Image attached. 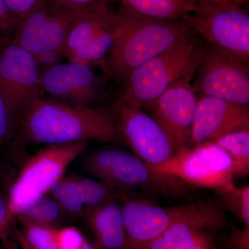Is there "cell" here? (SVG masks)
<instances>
[{"instance_id":"6da1fadb","label":"cell","mask_w":249,"mask_h":249,"mask_svg":"<svg viewBox=\"0 0 249 249\" xmlns=\"http://www.w3.org/2000/svg\"><path fill=\"white\" fill-rule=\"evenodd\" d=\"M119 138L110 109L82 107L40 98L18 117L11 143L14 151L30 144H62L93 140L108 143Z\"/></svg>"},{"instance_id":"7a4b0ae2","label":"cell","mask_w":249,"mask_h":249,"mask_svg":"<svg viewBox=\"0 0 249 249\" xmlns=\"http://www.w3.org/2000/svg\"><path fill=\"white\" fill-rule=\"evenodd\" d=\"M116 13L117 36L101 70L106 79L121 85L135 69L193 31L184 18L165 20L145 17L122 5Z\"/></svg>"},{"instance_id":"3957f363","label":"cell","mask_w":249,"mask_h":249,"mask_svg":"<svg viewBox=\"0 0 249 249\" xmlns=\"http://www.w3.org/2000/svg\"><path fill=\"white\" fill-rule=\"evenodd\" d=\"M192 31L135 69L121 84L118 98L134 107L147 108L175 83L193 80L202 44Z\"/></svg>"},{"instance_id":"277c9868","label":"cell","mask_w":249,"mask_h":249,"mask_svg":"<svg viewBox=\"0 0 249 249\" xmlns=\"http://www.w3.org/2000/svg\"><path fill=\"white\" fill-rule=\"evenodd\" d=\"M123 216L126 234L124 249H145L173 224L184 221L217 223L227 227L222 206L213 201H199L162 207L139 199H124Z\"/></svg>"},{"instance_id":"5b68a950","label":"cell","mask_w":249,"mask_h":249,"mask_svg":"<svg viewBox=\"0 0 249 249\" xmlns=\"http://www.w3.org/2000/svg\"><path fill=\"white\" fill-rule=\"evenodd\" d=\"M85 166L116 190L139 189L176 196L186 194L189 186L175 177L155 171L137 156L119 150L96 152L85 160Z\"/></svg>"},{"instance_id":"8992f818","label":"cell","mask_w":249,"mask_h":249,"mask_svg":"<svg viewBox=\"0 0 249 249\" xmlns=\"http://www.w3.org/2000/svg\"><path fill=\"white\" fill-rule=\"evenodd\" d=\"M87 145L88 142L50 144L30 157L10 189L11 214L16 217L19 210L49 193Z\"/></svg>"},{"instance_id":"52a82bcc","label":"cell","mask_w":249,"mask_h":249,"mask_svg":"<svg viewBox=\"0 0 249 249\" xmlns=\"http://www.w3.org/2000/svg\"><path fill=\"white\" fill-rule=\"evenodd\" d=\"M151 168L175 177L188 186L213 189L218 193L236 188L231 158L214 142L183 147L164 163Z\"/></svg>"},{"instance_id":"ba28073f","label":"cell","mask_w":249,"mask_h":249,"mask_svg":"<svg viewBox=\"0 0 249 249\" xmlns=\"http://www.w3.org/2000/svg\"><path fill=\"white\" fill-rule=\"evenodd\" d=\"M193 15L184 16L192 30L206 43L229 56L249 64V16L239 5L197 1Z\"/></svg>"},{"instance_id":"9c48e42d","label":"cell","mask_w":249,"mask_h":249,"mask_svg":"<svg viewBox=\"0 0 249 249\" xmlns=\"http://www.w3.org/2000/svg\"><path fill=\"white\" fill-rule=\"evenodd\" d=\"M108 3L100 1L82 9L67 39L64 55L69 62L101 69L118 31L116 10Z\"/></svg>"},{"instance_id":"30bf717a","label":"cell","mask_w":249,"mask_h":249,"mask_svg":"<svg viewBox=\"0 0 249 249\" xmlns=\"http://www.w3.org/2000/svg\"><path fill=\"white\" fill-rule=\"evenodd\" d=\"M192 85L198 98L211 96L249 106V64L213 46L201 45L200 59Z\"/></svg>"},{"instance_id":"8fae6325","label":"cell","mask_w":249,"mask_h":249,"mask_svg":"<svg viewBox=\"0 0 249 249\" xmlns=\"http://www.w3.org/2000/svg\"><path fill=\"white\" fill-rule=\"evenodd\" d=\"M110 110L119 136L148 166L162 164L176 152L164 130L142 108L134 107L118 98Z\"/></svg>"},{"instance_id":"7c38bea8","label":"cell","mask_w":249,"mask_h":249,"mask_svg":"<svg viewBox=\"0 0 249 249\" xmlns=\"http://www.w3.org/2000/svg\"><path fill=\"white\" fill-rule=\"evenodd\" d=\"M82 9L44 0L19 23L13 42L33 55L45 51H65L72 24Z\"/></svg>"},{"instance_id":"4fadbf2b","label":"cell","mask_w":249,"mask_h":249,"mask_svg":"<svg viewBox=\"0 0 249 249\" xmlns=\"http://www.w3.org/2000/svg\"><path fill=\"white\" fill-rule=\"evenodd\" d=\"M0 91L17 120L24 108L45 94L34 55L13 42L0 45Z\"/></svg>"},{"instance_id":"5bb4252c","label":"cell","mask_w":249,"mask_h":249,"mask_svg":"<svg viewBox=\"0 0 249 249\" xmlns=\"http://www.w3.org/2000/svg\"><path fill=\"white\" fill-rule=\"evenodd\" d=\"M40 77L45 93L60 102L99 107L96 105L107 96L106 77L83 64L60 63L42 72Z\"/></svg>"},{"instance_id":"9a60e30c","label":"cell","mask_w":249,"mask_h":249,"mask_svg":"<svg viewBox=\"0 0 249 249\" xmlns=\"http://www.w3.org/2000/svg\"><path fill=\"white\" fill-rule=\"evenodd\" d=\"M192 80L183 79L175 83L147 107L176 152L189 146L191 142L198 100Z\"/></svg>"},{"instance_id":"2e32d148","label":"cell","mask_w":249,"mask_h":249,"mask_svg":"<svg viewBox=\"0 0 249 249\" xmlns=\"http://www.w3.org/2000/svg\"><path fill=\"white\" fill-rule=\"evenodd\" d=\"M249 127V106L211 96L198 98L190 145L214 142Z\"/></svg>"},{"instance_id":"e0dca14e","label":"cell","mask_w":249,"mask_h":249,"mask_svg":"<svg viewBox=\"0 0 249 249\" xmlns=\"http://www.w3.org/2000/svg\"><path fill=\"white\" fill-rule=\"evenodd\" d=\"M49 193L65 213L83 218L100 205L119 197L115 188L107 183L75 176L62 177Z\"/></svg>"},{"instance_id":"ac0fdd59","label":"cell","mask_w":249,"mask_h":249,"mask_svg":"<svg viewBox=\"0 0 249 249\" xmlns=\"http://www.w3.org/2000/svg\"><path fill=\"white\" fill-rule=\"evenodd\" d=\"M226 229L217 223L184 221L176 223L152 241L145 249H223L220 231Z\"/></svg>"},{"instance_id":"d6986e66","label":"cell","mask_w":249,"mask_h":249,"mask_svg":"<svg viewBox=\"0 0 249 249\" xmlns=\"http://www.w3.org/2000/svg\"><path fill=\"white\" fill-rule=\"evenodd\" d=\"M96 238L98 249H124V230L122 204L116 199L108 201L90 211L84 217Z\"/></svg>"},{"instance_id":"ffe728a7","label":"cell","mask_w":249,"mask_h":249,"mask_svg":"<svg viewBox=\"0 0 249 249\" xmlns=\"http://www.w3.org/2000/svg\"><path fill=\"white\" fill-rule=\"evenodd\" d=\"M132 12L165 20L182 19L195 12L196 2L191 0H119Z\"/></svg>"},{"instance_id":"44dd1931","label":"cell","mask_w":249,"mask_h":249,"mask_svg":"<svg viewBox=\"0 0 249 249\" xmlns=\"http://www.w3.org/2000/svg\"><path fill=\"white\" fill-rule=\"evenodd\" d=\"M229 154L233 175L245 177L249 173V130L242 129L226 134L214 142Z\"/></svg>"},{"instance_id":"7402d4cb","label":"cell","mask_w":249,"mask_h":249,"mask_svg":"<svg viewBox=\"0 0 249 249\" xmlns=\"http://www.w3.org/2000/svg\"><path fill=\"white\" fill-rule=\"evenodd\" d=\"M65 211L51 196H41L30 204L19 210L16 217H22L32 222L54 227L62 219Z\"/></svg>"},{"instance_id":"603a6c76","label":"cell","mask_w":249,"mask_h":249,"mask_svg":"<svg viewBox=\"0 0 249 249\" xmlns=\"http://www.w3.org/2000/svg\"><path fill=\"white\" fill-rule=\"evenodd\" d=\"M21 225V232L34 249H58L55 238L56 228L16 217Z\"/></svg>"},{"instance_id":"cb8c5ba5","label":"cell","mask_w":249,"mask_h":249,"mask_svg":"<svg viewBox=\"0 0 249 249\" xmlns=\"http://www.w3.org/2000/svg\"><path fill=\"white\" fill-rule=\"evenodd\" d=\"M226 204L240 219L244 227H249V187L235 188L232 191L219 193Z\"/></svg>"},{"instance_id":"d4e9b609","label":"cell","mask_w":249,"mask_h":249,"mask_svg":"<svg viewBox=\"0 0 249 249\" xmlns=\"http://www.w3.org/2000/svg\"><path fill=\"white\" fill-rule=\"evenodd\" d=\"M19 23L4 0H0V45L13 42Z\"/></svg>"},{"instance_id":"484cf974","label":"cell","mask_w":249,"mask_h":249,"mask_svg":"<svg viewBox=\"0 0 249 249\" xmlns=\"http://www.w3.org/2000/svg\"><path fill=\"white\" fill-rule=\"evenodd\" d=\"M17 124V117L10 110L0 91V144L11 142Z\"/></svg>"},{"instance_id":"4316f807","label":"cell","mask_w":249,"mask_h":249,"mask_svg":"<svg viewBox=\"0 0 249 249\" xmlns=\"http://www.w3.org/2000/svg\"><path fill=\"white\" fill-rule=\"evenodd\" d=\"M55 238L58 249H82L87 241L75 227L55 229Z\"/></svg>"},{"instance_id":"83f0119b","label":"cell","mask_w":249,"mask_h":249,"mask_svg":"<svg viewBox=\"0 0 249 249\" xmlns=\"http://www.w3.org/2000/svg\"><path fill=\"white\" fill-rule=\"evenodd\" d=\"M16 217L9 212L7 201L0 196V245L15 248L17 240L10 237V228ZM0 249H3L0 247Z\"/></svg>"},{"instance_id":"f1b7e54d","label":"cell","mask_w":249,"mask_h":249,"mask_svg":"<svg viewBox=\"0 0 249 249\" xmlns=\"http://www.w3.org/2000/svg\"><path fill=\"white\" fill-rule=\"evenodd\" d=\"M44 0H4L11 12L19 22L30 14Z\"/></svg>"},{"instance_id":"f546056e","label":"cell","mask_w":249,"mask_h":249,"mask_svg":"<svg viewBox=\"0 0 249 249\" xmlns=\"http://www.w3.org/2000/svg\"><path fill=\"white\" fill-rule=\"evenodd\" d=\"M36 65L40 74L49 68L61 63V60L65 58L63 51H45L34 55Z\"/></svg>"},{"instance_id":"4dcf8cb0","label":"cell","mask_w":249,"mask_h":249,"mask_svg":"<svg viewBox=\"0 0 249 249\" xmlns=\"http://www.w3.org/2000/svg\"><path fill=\"white\" fill-rule=\"evenodd\" d=\"M224 247L228 249H249V227L235 229L225 240Z\"/></svg>"},{"instance_id":"1f68e13d","label":"cell","mask_w":249,"mask_h":249,"mask_svg":"<svg viewBox=\"0 0 249 249\" xmlns=\"http://www.w3.org/2000/svg\"><path fill=\"white\" fill-rule=\"evenodd\" d=\"M53 1L58 2L59 4L82 9V8L86 7L88 5L94 4V3L100 2V1L109 2L112 0H53Z\"/></svg>"},{"instance_id":"d6a6232c","label":"cell","mask_w":249,"mask_h":249,"mask_svg":"<svg viewBox=\"0 0 249 249\" xmlns=\"http://www.w3.org/2000/svg\"><path fill=\"white\" fill-rule=\"evenodd\" d=\"M15 235H16V240H17L18 245L20 249H34L30 245V244L26 240L22 232L19 229L15 228Z\"/></svg>"},{"instance_id":"836d02e7","label":"cell","mask_w":249,"mask_h":249,"mask_svg":"<svg viewBox=\"0 0 249 249\" xmlns=\"http://www.w3.org/2000/svg\"><path fill=\"white\" fill-rule=\"evenodd\" d=\"M82 249H98L96 246L95 245H93L91 242H89V241L87 240L86 242H85L84 246H83V248Z\"/></svg>"},{"instance_id":"e575fe53","label":"cell","mask_w":249,"mask_h":249,"mask_svg":"<svg viewBox=\"0 0 249 249\" xmlns=\"http://www.w3.org/2000/svg\"><path fill=\"white\" fill-rule=\"evenodd\" d=\"M230 1L240 6V5L242 4V3L245 2L246 0H230Z\"/></svg>"}]
</instances>
